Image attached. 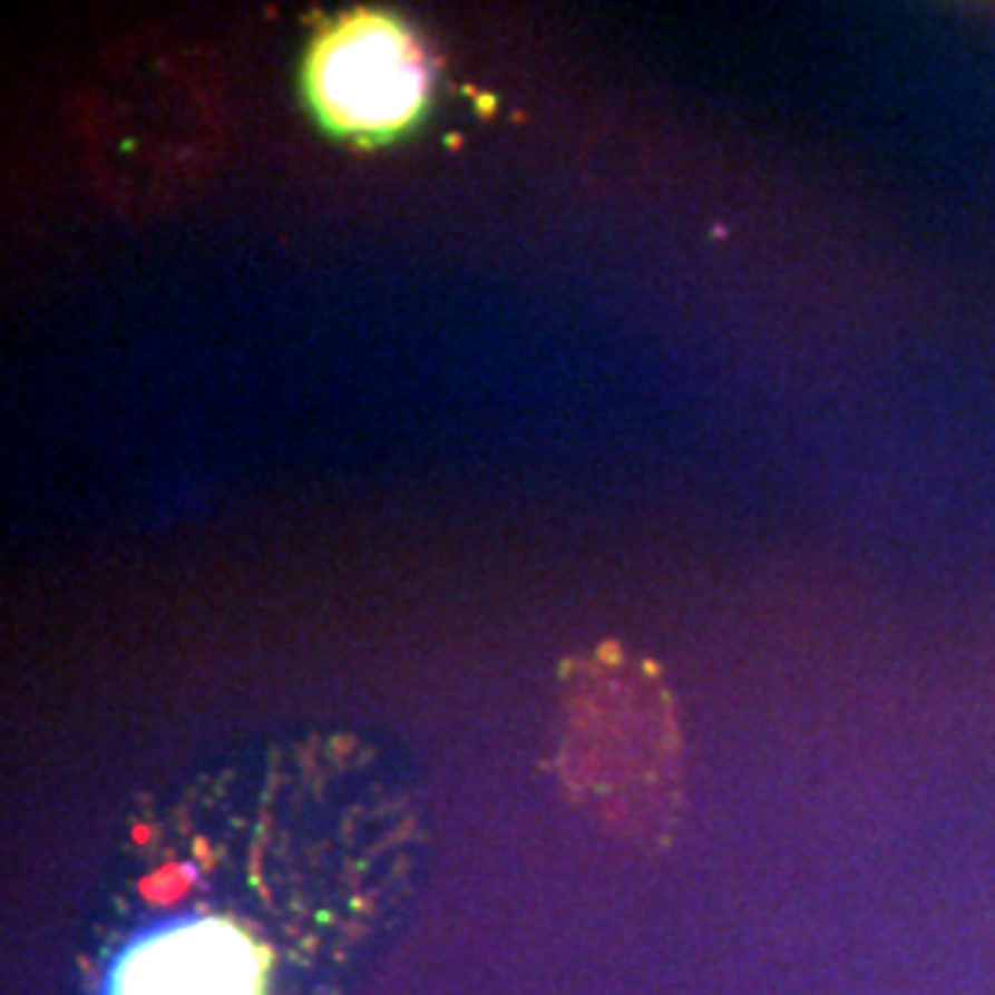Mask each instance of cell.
Wrapping results in <instances>:
<instances>
[{
    "label": "cell",
    "mask_w": 995,
    "mask_h": 995,
    "mask_svg": "<svg viewBox=\"0 0 995 995\" xmlns=\"http://www.w3.org/2000/svg\"><path fill=\"white\" fill-rule=\"evenodd\" d=\"M247 940L222 921H188L144 937L115 969L111 995H255Z\"/></svg>",
    "instance_id": "7a4b0ae2"
},
{
    "label": "cell",
    "mask_w": 995,
    "mask_h": 995,
    "mask_svg": "<svg viewBox=\"0 0 995 995\" xmlns=\"http://www.w3.org/2000/svg\"><path fill=\"white\" fill-rule=\"evenodd\" d=\"M306 92L321 123L343 137H394L428 100L421 45L399 19L354 11L321 33L306 59Z\"/></svg>",
    "instance_id": "6da1fadb"
}]
</instances>
